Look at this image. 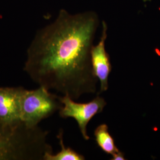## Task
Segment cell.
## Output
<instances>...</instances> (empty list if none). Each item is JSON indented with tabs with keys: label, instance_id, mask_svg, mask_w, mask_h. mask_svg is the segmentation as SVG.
<instances>
[{
	"label": "cell",
	"instance_id": "8992f818",
	"mask_svg": "<svg viewBox=\"0 0 160 160\" xmlns=\"http://www.w3.org/2000/svg\"><path fill=\"white\" fill-rule=\"evenodd\" d=\"M94 135L98 146L106 154L112 155L119 151L116 145L114 138L109 133V128L106 124L103 123L97 126Z\"/></svg>",
	"mask_w": 160,
	"mask_h": 160
},
{
	"label": "cell",
	"instance_id": "3957f363",
	"mask_svg": "<svg viewBox=\"0 0 160 160\" xmlns=\"http://www.w3.org/2000/svg\"><path fill=\"white\" fill-rule=\"evenodd\" d=\"M59 99L62 104V108L59 111V116L63 119H74L84 139L89 140L87 125L94 116L103 112L107 104L106 100L99 94H97L92 101L86 103L75 102L74 100L68 96H59Z\"/></svg>",
	"mask_w": 160,
	"mask_h": 160
},
{
	"label": "cell",
	"instance_id": "ba28073f",
	"mask_svg": "<svg viewBox=\"0 0 160 160\" xmlns=\"http://www.w3.org/2000/svg\"><path fill=\"white\" fill-rule=\"evenodd\" d=\"M112 160H126L125 158V154L124 152L120 151V150L115 153L113 155H112Z\"/></svg>",
	"mask_w": 160,
	"mask_h": 160
},
{
	"label": "cell",
	"instance_id": "52a82bcc",
	"mask_svg": "<svg viewBox=\"0 0 160 160\" xmlns=\"http://www.w3.org/2000/svg\"><path fill=\"white\" fill-rule=\"evenodd\" d=\"M63 133L62 129H60L58 139H59V145L61 146V151L55 154L53 153H48L44 157L43 160H84V156L80 154L69 147H65L63 142Z\"/></svg>",
	"mask_w": 160,
	"mask_h": 160
},
{
	"label": "cell",
	"instance_id": "277c9868",
	"mask_svg": "<svg viewBox=\"0 0 160 160\" xmlns=\"http://www.w3.org/2000/svg\"><path fill=\"white\" fill-rule=\"evenodd\" d=\"M102 34L97 45H93L91 51V61L94 74L100 82V90L97 94L106 92L109 88V75L112 71V64L109 53L106 49L108 38V24L105 21L102 23Z\"/></svg>",
	"mask_w": 160,
	"mask_h": 160
},
{
	"label": "cell",
	"instance_id": "7a4b0ae2",
	"mask_svg": "<svg viewBox=\"0 0 160 160\" xmlns=\"http://www.w3.org/2000/svg\"><path fill=\"white\" fill-rule=\"evenodd\" d=\"M59 96L39 86L29 90L22 87L20 94V120L29 127L39 126L42 120L51 116L62 108Z\"/></svg>",
	"mask_w": 160,
	"mask_h": 160
},
{
	"label": "cell",
	"instance_id": "5b68a950",
	"mask_svg": "<svg viewBox=\"0 0 160 160\" xmlns=\"http://www.w3.org/2000/svg\"><path fill=\"white\" fill-rule=\"evenodd\" d=\"M22 87H0V120L16 123L20 120V94Z\"/></svg>",
	"mask_w": 160,
	"mask_h": 160
},
{
	"label": "cell",
	"instance_id": "6da1fadb",
	"mask_svg": "<svg viewBox=\"0 0 160 160\" xmlns=\"http://www.w3.org/2000/svg\"><path fill=\"white\" fill-rule=\"evenodd\" d=\"M92 11L72 14L61 10L52 23L39 30L27 51L24 71L39 86L76 100L98 93L91 51L99 26Z\"/></svg>",
	"mask_w": 160,
	"mask_h": 160
}]
</instances>
